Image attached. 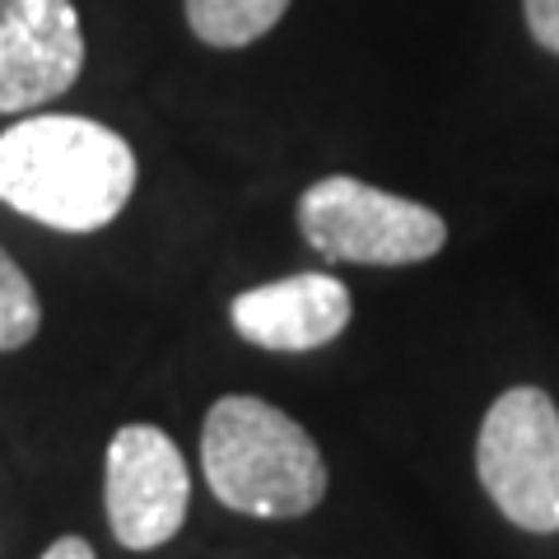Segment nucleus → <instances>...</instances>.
<instances>
[{
    "mask_svg": "<svg viewBox=\"0 0 559 559\" xmlns=\"http://www.w3.org/2000/svg\"><path fill=\"white\" fill-rule=\"evenodd\" d=\"M135 150L90 117H28L0 131V201L57 234H94L127 210Z\"/></svg>",
    "mask_w": 559,
    "mask_h": 559,
    "instance_id": "f257e3e1",
    "label": "nucleus"
},
{
    "mask_svg": "<svg viewBox=\"0 0 559 559\" xmlns=\"http://www.w3.org/2000/svg\"><path fill=\"white\" fill-rule=\"evenodd\" d=\"M205 485L224 509L285 522L326 499V462L312 433L261 396H219L201 429Z\"/></svg>",
    "mask_w": 559,
    "mask_h": 559,
    "instance_id": "f03ea898",
    "label": "nucleus"
},
{
    "mask_svg": "<svg viewBox=\"0 0 559 559\" xmlns=\"http://www.w3.org/2000/svg\"><path fill=\"white\" fill-rule=\"evenodd\" d=\"M299 234L312 252L349 266H415L443 252L448 224L439 210L392 197L373 182L331 173L299 197Z\"/></svg>",
    "mask_w": 559,
    "mask_h": 559,
    "instance_id": "7ed1b4c3",
    "label": "nucleus"
},
{
    "mask_svg": "<svg viewBox=\"0 0 559 559\" xmlns=\"http://www.w3.org/2000/svg\"><path fill=\"white\" fill-rule=\"evenodd\" d=\"M476 476L522 532H559V411L550 392L509 388L476 433Z\"/></svg>",
    "mask_w": 559,
    "mask_h": 559,
    "instance_id": "20e7f679",
    "label": "nucleus"
},
{
    "mask_svg": "<svg viewBox=\"0 0 559 559\" xmlns=\"http://www.w3.org/2000/svg\"><path fill=\"white\" fill-rule=\"evenodd\" d=\"M103 503L112 536L127 550H154L182 532L191 509V476L178 443L159 425H121L103 466Z\"/></svg>",
    "mask_w": 559,
    "mask_h": 559,
    "instance_id": "39448f33",
    "label": "nucleus"
},
{
    "mask_svg": "<svg viewBox=\"0 0 559 559\" xmlns=\"http://www.w3.org/2000/svg\"><path fill=\"white\" fill-rule=\"evenodd\" d=\"M84 70L75 0H0V112L61 98Z\"/></svg>",
    "mask_w": 559,
    "mask_h": 559,
    "instance_id": "423d86ee",
    "label": "nucleus"
},
{
    "mask_svg": "<svg viewBox=\"0 0 559 559\" xmlns=\"http://www.w3.org/2000/svg\"><path fill=\"white\" fill-rule=\"evenodd\" d=\"M349 289L326 271L285 275L271 285L242 289L229 304V322L248 345L275 349V355H304L322 349L349 326Z\"/></svg>",
    "mask_w": 559,
    "mask_h": 559,
    "instance_id": "0eeeda50",
    "label": "nucleus"
},
{
    "mask_svg": "<svg viewBox=\"0 0 559 559\" xmlns=\"http://www.w3.org/2000/svg\"><path fill=\"white\" fill-rule=\"evenodd\" d=\"M289 0H187V24L205 47H248L285 20Z\"/></svg>",
    "mask_w": 559,
    "mask_h": 559,
    "instance_id": "6e6552de",
    "label": "nucleus"
},
{
    "mask_svg": "<svg viewBox=\"0 0 559 559\" xmlns=\"http://www.w3.org/2000/svg\"><path fill=\"white\" fill-rule=\"evenodd\" d=\"M43 326V304L33 294L28 275L20 271L5 248H0V349H20L38 336Z\"/></svg>",
    "mask_w": 559,
    "mask_h": 559,
    "instance_id": "1a4fd4ad",
    "label": "nucleus"
},
{
    "mask_svg": "<svg viewBox=\"0 0 559 559\" xmlns=\"http://www.w3.org/2000/svg\"><path fill=\"white\" fill-rule=\"evenodd\" d=\"M522 14H527L532 38L559 57V0H522Z\"/></svg>",
    "mask_w": 559,
    "mask_h": 559,
    "instance_id": "9d476101",
    "label": "nucleus"
},
{
    "mask_svg": "<svg viewBox=\"0 0 559 559\" xmlns=\"http://www.w3.org/2000/svg\"><path fill=\"white\" fill-rule=\"evenodd\" d=\"M43 559H98L94 546L84 536H61V540H51V546L43 550Z\"/></svg>",
    "mask_w": 559,
    "mask_h": 559,
    "instance_id": "9b49d317",
    "label": "nucleus"
}]
</instances>
